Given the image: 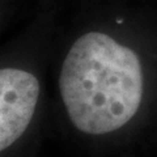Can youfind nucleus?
<instances>
[{
    "mask_svg": "<svg viewBox=\"0 0 157 157\" xmlns=\"http://www.w3.org/2000/svg\"><path fill=\"white\" fill-rule=\"evenodd\" d=\"M59 89L68 117L90 135L113 132L139 110L143 71L136 52L101 32L81 36L63 62Z\"/></svg>",
    "mask_w": 157,
    "mask_h": 157,
    "instance_id": "f257e3e1",
    "label": "nucleus"
},
{
    "mask_svg": "<svg viewBox=\"0 0 157 157\" xmlns=\"http://www.w3.org/2000/svg\"><path fill=\"white\" fill-rule=\"evenodd\" d=\"M39 97V82L20 68L0 70V152L28 128Z\"/></svg>",
    "mask_w": 157,
    "mask_h": 157,
    "instance_id": "f03ea898",
    "label": "nucleus"
}]
</instances>
